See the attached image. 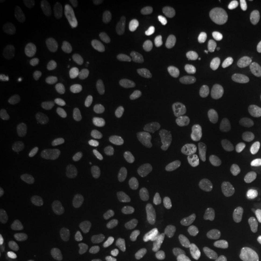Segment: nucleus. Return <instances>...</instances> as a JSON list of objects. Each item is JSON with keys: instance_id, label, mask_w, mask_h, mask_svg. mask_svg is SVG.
<instances>
[{"instance_id": "obj_1", "label": "nucleus", "mask_w": 261, "mask_h": 261, "mask_svg": "<svg viewBox=\"0 0 261 261\" xmlns=\"http://www.w3.org/2000/svg\"><path fill=\"white\" fill-rule=\"evenodd\" d=\"M129 27L133 37L144 56H152L156 50L155 41L151 35L149 24L142 12L132 9L129 16Z\"/></svg>"}, {"instance_id": "obj_2", "label": "nucleus", "mask_w": 261, "mask_h": 261, "mask_svg": "<svg viewBox=\"0 0 261 261\" xmlns=\"http://www.w3.org/2000/svg\"><path fill=\"white\" fill-rule=\"evenodd\" d=\"M30 97L25 90H16L10 95L6 103V112L14 119L25 116L29 112Z\"/></svg>"}, {"instance_id": "obj_3", "label": "nucleus", "mask_w": 261, "mask_h": 261, "mask_svg": "<svg viewBox=\"0 0 261 261\" xmlns=\"http://www.w3.org/2000/svg\"><path fill=\"white\" fill-rule=\"evenodd\" d=\"M73 105L72 91L64 85H58L49 96L50 109L57 114H64Z\"/></svg>"}, {"instance_id": "obj_4", "label": "nucleus", "mask_w": 261, "mask_h": 261, "mask_svg": "<svg viewBox=\"0 0 261 261\" xmlns=\"http://www.w3.org/2000/svg\"><path fill=\"white\" fill-rule=\"evenodd\" d=\"M92 90L99 102L105 105L112 103L116 95L115 85L112 80L106 75H98L92 81Z\"/></svg>"}, {"instance_id": "obj_5", "label": "nucleus", "mask_w": 261, "mask_h": 261, "mask_svg": "<svg viewBox=\"0 0 261 261\" xmlns=\"http://www.w3.org/2000/svg\"><path fill=\"white\" fill-rule=\"evenodd\" d=\"M252 47V36L249 32H245L232 53V63L237 70L246 69L250 62Z\"/></svg>"}, {"instance_id": "obj_6", "label": "nucleus", "mask_w": 261, "mask_h": 261, "mask_svg": "<svg viewBox=\"0 0 261 261\" xmlns=\"http://www.w3.org/2000/svg\"><path fill=\"white\" fill-rule=\"evenodd\" d=\"M82 13L86 25L94 33H99L103 29V17L99 6L92 0H84Z\"/></svg>"}, {"instance_id": "obj_7", "label": "nucleus", "mask_w": 261, "mask_h": 261, "mask_svg": "<svg viewBox=\"0 0 261 261\" xmlns=\"http://www.w3.org/2000/svg\"><path fill=\"white\" fill-rule=\"evenodd\" d=\"M29 31L32 38L39 45L47 46L51 40L50 31L46 21L37 12H32L29 19Z\"/></svg>"}, {"instance_id": "obj_8", "label": "nucleus", "mask_w": 261, "mask_h": 261, "mask_svg": "<svg viewBox=\"0 0 261 261\" xmlns=\"http://www.w3.org/2000/svg\"><path fill=\"white\" fill-rule=\"evenodd\" d=\"M5 57L10 66L20 70L28 69L32 62V58L28 48L19 45L10 47Z\"/></svg>"}, {"instance_id": "obj_9", "label": "nucleus", "mask_w": 261, "mask_h": 261, "mask_svg": "<svg viewBox=\"0 0 261 261\" xmlns=\"http://www.w3.org/2000/svg\"><path fill=\"white\" fill-rule=\"evenodd\" d=\"M71 234L75 245L82 249H91L98 242V237L93 230L83 224L75 225Z\"/></svg>"}, {"instance_id": "obj_10", "label": "nucleus", "mask_w": 261, "mask_h": 261, "mask_svg": "<svg viewBox=\"0 0 261 261\" xmlns=\"http://www.w3.org/2000/svg\"><path fill=\"white\" fill-rule=\"evenodd\" d=\"M109 30L112 37L119 38L125 32V12L117 4H113L108 13Z\"/></svg>"}, {"instance_id": "obj_11", "label": "nucleus", "mask_w": 261, "mask_h": 261, "mask_svg": "<svg viewBox=\"0 0 261 261\" xmlns=\"http://www.w3.org/2000/svg\"><path fill=\"white\" fill-rule=\"evenodd\" d=\"M183 90L190 99L196 103L205 105L210 102V95L207 89L195 80H186L183 83Z\"/></svg>"}, {"instance_id": "obj_12", "label": "nucleus", "mask_w": 261, "mask_h": 261, "mask_svg": "<svg viewBox=\"0 0 261 261\" xmlns=\"http://www.w3.org/2000/svg\"><path fill=\"white\" fill-rule=\"evenodd\" d=\"M187 248L189 251L195 253H206L210 251L211 244L205 236L190 234L185 239Z\"/></svg>"}, {"instance_id": "obj_13", "label": "nucleus", "mask_w": 261, "mask_h": 261, "mask_svg": "<svg viewBox=\"0 0 261 261\" xmlns=\"http://www.w3.org/2000/svg\"><path fill=\"white\" fill-rule=\"evenodd\" d=\"M123 98L133 107H140L144 103V94L140 86L135 83L128 82L125 85Z\"/></svg>"}, {"instance_id": "obj_14", "label": "nucleus", "mask_w": 261, "mask_h": 261, "mask_svg": "<svg viewBox=\"0 0 261 261\" xmlns=\"http://www.w3.org/2000/svg\"><path fill=\"white\" fill-rule=\"evenodd\" d=\"M193 175L195 178L196 185L201 189L206 190L209 187L210 176L205 162L202 159H197L193 167Z\"/></svg>"}, {"instance_id": "obj_15", "label": "nucleus", "mask_w": 261, "mask_h": 261, "mask_svg": "<svg viewBox=\"0 0 261 261\" xmlns=\"http://www.w3.org/2000/svg\"><path fill=\"white\" fill-rule=\"evenodd\" d=\"M224 37L223 27L218 21H211L207 25L205 30L206 44L210 47L218 46Z\"/></svg>"}, {"instance_id": "obj_16", "label": "nucleus", "mask_w": 261, "mask_h": 261, "mask_svg": "<svg viewBox=\"0 0 261 261\" xmlns=\"http://www.w3.org/2000/svg\"><path fill=\"white\" fill-rule=\"evenodd\" d=\"M158 139L154 135H145L140 139L139 142V151L140 156L148 158L153 154L157 153L159 148Z\"/></svg>"}, {"instance_id": "obj_17", "label": "nucleus", "mask_w": 261, "mask_h": 261, "mask_svg": "<svg viewBox=\"0 0 261 261\" xmlns=\"http://www.w3.org/2000/svg\"><path fill=\"white\" fill-rule=\"evenodd\" d=\"M110 204L105 202H95V203H87L84 206L83 212L84 216L94 220L98 221L103 219L106 215L108 214L110 210Z\"/></svg>"}, {"instance_id": "obj_18", "label": "nucleus", "mask_w": 261, "mask_h": 261, "mask_svg": "<svg viewBox=\"0 0 261 261\" xmlns=\"http://www.w3.org/2000/svg\"><path fill=\"white\" fill-rule=\"evenodd\" d=\"M165 180V173L160 168H148L141 172L140 181L143 185L148 187L158 186Z\"/></svg>"}, {"instance_id": "obj_19", "label": "nucleus", "mask_w": 261, "mask_h": 261, "mask_svg": "<svg viewBox=\"0 0 261 261\" xmlns=\"http://www.w3.org/2000/svg\"><path fill=\"white\" fill-rule=\"evenodd\" d=\"M146 235L150 241L154 243L161 242L164 239V231L156 216H150L146 221Z\"/></svg>"}, {"instance_id": "obj_20", "label": "nucleus", "mask_w": 261, "mask_h": 261, "mask_svg": "<svg viewBox=\"0 0 261 261\" xmlns=\"http://www.w3.org/2000/svg\"><path fill=\"white\" fill-rule=\"evenodd\" d=\"M41 201V194L35 189H30L22 193L17 199V204L22 209H31Z\"/></svg>"}, {"instance_id": "obj_21", "label": "nucleus", "mask_w": 261, "mask_h": 261, "mask_svg": "<svg viewBox=\"0 0 261 261\" xmlns=\"http://www.w3.org/2000/svg\"><path fill=\"white\" fill-rule=\"evenodd\" d=\"M144 115L147 122L157 130H164L168 125L166 115L157 108H148Z\"/></svg>"}, {"instance_id": "obj_22", "label": "nucleus", "mask_w": 261, "mask_h": 261, "mask_svg": "<svg viewBox=\"0 0 261 261\" xmlns=\"http://www.w3.org/2000/svg\"><path fill=\"white\" fill-rule=\"evenodd\" d=\"M188 223L195 227H202L209 223L210 217L205 210L201 208L192 209L187 216Z\"/></svg>"}, {"instance_id": "obj_23", "label": "nucleus", "mask_w": 261, "mask_h": 261, "mask_svg": "<svg viewBox=\"0 0 261 261\" xmlns=\"http://www.w3.org/2000/svg\"><path fill=\"white\" fill-rule=\"evenodd\" d=\"M178 141L174 138H167L159 144L158 154L161 159H169L176 154Z\"/></svg>"}, {"instance_id": "obj_24", "label": "nucleus", "mask_w": 261, "mask_h": 261, "mask_svg": "<svg viewBox=\"0 0 261 261\" xmlns=\"http://www.w3.org/2000/svg\"><path fill=\"white\" fill-rule=\"evenodd\" d=\"M239 168L250 176H260L261 161L254 158H245L240 161Z\"/></svg>"}, {"instance_id": "obj_25", "label": "nucleus", "mask_w": 261, "mask_h": 261, "mask_svg": "<svg viewBox=\"0 0 261 261\" xmlns=\"http://www.w3.org/2000/svg\"><path fill=\"white\" fill-rule=\"evenodd\" d=\"M112 181L116 186L121 188V189H126L130 186V177L128 170L124 167H115L112 168L111 172Z\"/></svg>"}, {"instance_id": "obj_26", "label": "nucleus", "mask_w": 261, "mask_h": 261, "mask_svg": "<svg viewBox=\"0 0 261 261\" xmlns=\"http://www.w3.org/2000/svg\"><path fill=\"white\" fill-rule=\"evenodd\" d=\"M200 77L205 82L206 84L211 86H218L221 84V76L217 73L212 66L202 65L198 69Z\"/></svg>"}, {"instance_id": "obj_27", "label": "nucleus", "mask_w": 261, "mask_h": 261, "mask_svg": "<svg viewBox=\"0 0 261 261\" xmlns=\"http://www.w3.org/2000/svg\"><path fill=\"white\" fill-rule=\"evenodd\" d=\"M234 117L240 122L245 123H261V115L258 112H254L251 109L240 108L234 112Z\"/></svg>"}, {"instance_id": "obj_28", "label": "nucleus", "mask_w": 261, "mask_h": 261, "mask_svg": "<svg viewBox=\"0 0 261 261\" xmlns=\"http://www.w3.org/2000/svg\"><path fill=\"white\" fill-rule=\"evenodd\" d=\"M115 163V156L110 152H99L96 153L91 158V164L95 168H110Z\"/></svg>"}, {"instance_id": "obj_29", "label": "nucleus", "mask_w": 261, "mask_h": 261, "mask_svg": "<svg viewBox=\"0 0 261 261\" xmlns=\"http://www.w3.org/2000/svg\"><path fill=\"white\" fill-rule=\"evenodd\" d=\"M0 233L1 236L6 240H17L19 238V233L18 229L15 227L12 220L8 218H4L0 223Z\"/></svg>"}, {"instance_id": "obj_30", "label": "nucleus", "mask_w": 261, "mask_h": 261, "mask_svg": "<svg viewBox=\"0 0 261 261\" xmlns=\"http://www.w3.org/2000/svg\"><path fill=\"white\" fill-rule=\"evenodd\" d=\"M113 132L114 129L112 123L108 120H102L96 126L94 130V138L95 140L99 141L109 140L110 138H112Z\"/></svg>"}, {"instance_id": "obj_31", "label": "nucleus", "mask_w": 261, "mask_h": 261, "mask_svg": "<svg viewBox=\"0 0 261 261\" xmlns=\"http://www.w3.org/2000/svg\"><path fill=\"white\" fill-rule=\"evenodd\" d=\"M47 6L56 17H63L70 10V2L68 0H47Z\"/></svg>"}, {"instance_id": "obj_32", "label": "nucleus", "mask_w": 261, "mask_h": 261, "mask_svg": "<svg viewBox=\"0 0 261 261\" xmlns=\"http://www.w3.org/2000/svg\"><path fill=\"white\" fill-rule=\"evenodd\" d=\"M248 222H249V218L247 215L243 212L238 213L231 221V224H230L231 232L236 236L241 235L245 231V229L248 225Z\"/></svg>"}, {"instance_id": "obj_33", "label": "nucleus", "mask_w": 261, "mask_h": 261, "mask_svg": "<svg viewBox=\"0 0 261 261\" xmlns=\"http://www.w3.org/2000/svg\"><path fill=\"white\" fill-rule=\"evenodd\" d=\"M113 225L115 228L125 236H130L134 233V226L130 221L121 215H116L113 218Z\"/></svg>"}, {"instance_id": "obj_34", "label": "nucleus", "mask_w": 261, "mask_h": 261, "mask_svg": "<svg viewBox=\"0 0 261 261\" xmlns=\"http://www.w3.org/2000/svg\"><path fill=\"white\" fill-rule=\"evenodd\" d=\"M185 201H186L185 193L182 191H177L172 196L170 203H169L170 213L174 215L179 214L185 205Z\"/></svg>"}, {"instance_id": "obj_35", "label": "nucleus", "mask_w": 261, "mask_h": 261, "mask_svg": "<svg viewBox=\"0 0 261 261\" xmlns=\"http://www.w3.org/2000/svg\"><path fill=\"white\" fill-rule=\"evenodd\" d=\"M34 261H55V253L48 246L39 247L34 252Z\"/></svg>"}, {"instance_id": "obj_36", "label": "nucleus", "mask_w": 261, "mask_h": 261, "mask_svg": "<svg viewBox=\"0 0 261 261\" xmlns=\"http://www.w3.org/2000/svg\"><path fill=\"white\" fill-rule=\"evenodd\" d=\"M109 204L112 206V208L116 209L117 211L124 212V213L129 212L132 209L130 202L121 196H112L110 198Z\"/></svg>"}, {"instance_id": "obj_37", "label": "nucleus", "mask_w": 261, "mask_h": 261, "mask_svg": "<svg viewBox=\"0 0 261 261\" xmlns=\"http://www.w3.org/2000/svg\"><path fill=\"white\" fill-rule=\"evenodd\" d=\"M84 151V145L83 143L79 142V141H72L68 144L67 148H66V154L68 156V158L71 161L75 162L80 157V155L83 153Z\"/></svg>"}, {"instance_id": "obj_38", "label": "nucleus", "mask_w": 261, "mask_h": 261, "mask_svg": "<svg viewBox=\"0 0 261 261\" xmlns=\"http://www.w3.org/2000/svg\"><path fill=\"white\" fill-rule=\"evenodd\" d=\"M77 125H79V119L73 115L67 116L59 123L60 129L63 132H66V133H70L72 130H75Z\"/></svg>"}, {"instance_id": "obj_39", "label": "nucleus", "mask_w": 261, "mask_h": 261, "mask_svg": "<svg viewBox=\"0 0 261 261\" xmlns=\"http://www.w3.org/2000/svg\"><path fill=\"white\" fill-rule=\"evenodd\" d=\"M0 160L4 163H15L18 161V154L6 148L0 150Z\"/></svg>"}, {"instance_id": "obj_40", "label": "nucleus", "mask_w": 261, "mask_h": 261, "mask_svg": "<svg viewBox=\"0 0 261 261\" xmlns=\"http://www.w3.org/2000/svg\"><path fill=\"white\" fill-rule=\"evenodd\" d=\"M140 3L147 15L152 16L155 13V9H156L155 1H153V0H140Z\"/></svg>"}, {"instance_id": "obj_41", "label": "nucleus", "mask_w": 261, "mask_h": 261, "mask_svg": "<svg viewBox=\"0 0 261 261\" xmlns=\"http://www.w3.org/2000/svg\"><path fill=\"white\" fill-rule=\"evenodd\" d=\"M187 6L192 10H197L203 7L206 4L205 0H188Z\"/></svg>"}, {"instance_id": "obj_42", "label": "nucleus", "mask_w": 261, "mask_h": 261, "mask_svg": "<svg viewBox=\"0 0 261 261\" xmlns=\"http://www.w3.org/2000/svg\"><path fill=\"white\" fill-rule=\"evenodd\" d=\"M258 59H259V61L261 62V43L259 47H258Z\"/></svg>"}, {"instance_id": "obj_43", "label": "nucleus", "mask_w": 261, "mask_h": 261, "mask_svg": "<svg viewBox=\"0 0 261 261\" xmlns=\"http://www.w3.org/2000/svg\"><path fill=\"white\" fill-rule=\"evenodd\" d=\"M42 161H44V158L42 157V156H40V157H38L37 158V162L38 163H41Z\"/></svg>"}, {"instance_id": "obj_44", "label": "nucleus", "mask_w": 261, "mask_h": 261, "mask_svg": "<svg viewBox=\"0 0 261 261\" xmlns=\"http://www.w3.org/2000/svg\"><path fill=\"white\" fill-rule=\"evenodd\" d=\"M10 1H3V0H2V1H1V4H2V5H6V4H7V3H9Z\"/></svg>"}, {"instance_id": "obj_45", "label": "nucleus", "mask_w": 261, "mask_h": 261, "mask_svg": "<svg viewBox=\"0 0 261 261\" xmlns=\"http://www.w3.org/2000/svg\"><path fill=\"white\" fill-rule=\"evenodd\" d=\"M185 261H195V260H193V259H187V260H185Z\"/></svg>"}, {"instance_id": "obj_46", "label": "nucleus", "mask_w": 261, "mask_h": 261, "mask_svg": "<svg viewBox=\"0 0 261 261\" xmlns=\"http://www.w3.org/2000/svg\"><path fill=\"white\" fill-rule=\"evenodd\" d=\"M259 196H260V198H261V191H260V193H259Z\"/></svg>"}, {"instance_id": "obj_47", "label": "nucleus", "mask_w": 261, "mask_h": 261, "mask_svg": "<svg viewBox=\"0 0 261 261\" xmlns=\"http://www.w3.org/2000/svg\"><path fill=\"white\" fill-rule=\"evenodd\" d=\"M260 111H261V108H260Z\"/></svg>"}]
</instances>
